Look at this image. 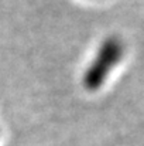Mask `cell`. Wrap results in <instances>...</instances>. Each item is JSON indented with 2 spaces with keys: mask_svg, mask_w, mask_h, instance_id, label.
<instances>
[{
  "mask_svg": "<svg viewBox=\"0 0 144 146\" xmlns=\"http://www.w3.org/2000/svg\"><path fill=\"white\" fill-rule=\"evenodd\" d=\"M124 52V46L120 38L109 37L106 38L96 52L93 61L89 64L85 75H84V85L89 91L99 90L112 70L120 62Z\"/></svg>",
  "mask_w": 144,
  "mask_h": 146,
  "instance_id": "obj_1",
  "label": "cell"
}]
</instances>
